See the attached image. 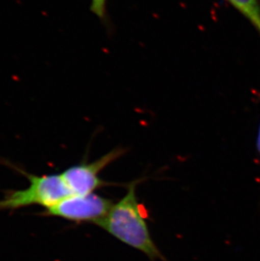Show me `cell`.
Here are the masks:
<instances>
[{
	"label": "cell",
	"instance_id": "obj_3",
	"mask_svg": "<svg viewBox=\"0 0 260 261\" xmlns=\"http://www.w3.org/2000/svg\"><path fill=\"white\" fill-rule=\"evenodd\" d=\"M113 205L112 200L96 193L72 195L46 209L44 214L70 222H91L96 225L107 216Z\"/></svg>",
	"mask_w": 260,
	"mask_h": 261
},
{
	"label": "cell",
	"instance_id": "obj_6",
	"mask_svg": "<svg viewBox=\"0 0 260 261\" xmlns=\"http://www.w3.org/2000/svg\"><path fill=\"white\" fill-rule=\"evenodd\" d=\"M107 1L108 0H91V11L101 20H105L107 17Z\"/></svg>",
	"mask_w": 260,
	"mask_h": 261
},
{
	"label": "cell",
	"instance_id": "obj_2",
	"mask_svg": "<svg viewBox=\"0 0 260 261\" xmlns=\"http://www.w3.org/2000/svg\"><path fill=\"white\" fill-rule=\"evenodd\" d=\"M30 185L24 190H10L0 200V211L16 210L29 205H41L48 209L72 195L61 174H30L23 171Z\"/></svg>",
	"mask_w": 260,
	"mask_h": 261
},
{
	"label": "cell",
	"instance_id": "obj_4",
	"mask_svg": "<svg viewBox=\"0 0 260 261\" xmlns=\"http://www.w3.org/2000/svg\"><path fill=\"white\" fill-rule=\"evenodd\" d=\"M125 151L124 148H114L97 160L72 166L60 173L71 195H88L108 185L100 178L99 174L111 163L120 158Z\"/></svg>",
	"mask_w": 260,
	"mask_h": 261
},
{
	"label": "cell",
	"instance_id": "obj_5",
	"mask_svg": "<svg viewBox=\"0 0 260 261\" xmlns=\"http://www.w3.org/2000/svg\"><path fill=\"white\" fill-rule=\"evenodd\" d=\"M260 33V4L258 0H226Z\"/></svg>",
	"mask_w": 260,
	"mask_h": 261
},
{
	"label": "cell",
	"instance_id": "obj_7",
	"mask_svg": "<svg viewBox=\"0 0 260 261\" xmlns=\"http://www.w3.org/2000/svg\"><path fill=\"white\" fill-rule=\"evenodd\" d=\"M257 147H258V153H259L260 155V124L259 129H258V141H257Z\"/></svg>",
	"mask_w": 260,
	"mask_h": 261
},
{
	"label": "cell",
	"instance_id": "obj_1",
	"mask_svg": "<svg viewBox=\"0 0 260 261\" xmlns=\"http://www.w3.org/2000/svg\"><path fill=\"white\" fill-rule=\"evenodd\" d=\"M96 225L123 244L142 252L151 260L166 261L149 232L145 210L138 201L136 182L128 185L126 195L113 204Z\"/></svg>",
	"mask_w": 260,
	"mask_h": 261
}]
</instances>
